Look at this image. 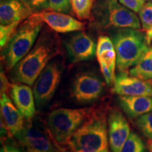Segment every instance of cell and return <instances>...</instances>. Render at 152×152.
Here are the masks:
<instances>
[{
  "label": "cell",
  "instance_id": "6da1fadb",
  "mask_svg": "<svg viewBox=\"0 0 152 152\" xmlns=\"http://www.w3.org/2000/svg\"><path fill=\"white\" fill-rule=\"evenodd\" d=\"M60 51L58 36L49 30L42 32L31 50L12 68L11 79L33 86L44 68Z\"/></svg>",
  "mask_w": 152,
  "mask_h": 152
},
{
  "label": "cell",
  "instance_id": "7a4b0ae2",
  "mask_svg": "<svg viewBox=\"0 0 152 152\" xmlns=\"http://www.w3.org/2000/svg\"><path fill=\"white\" fill-rule=\"evenodd\" d=\"M67 147L72 152H110L108 134V109L105 106L94 108L74 133Z\"/></svg>",
  "mask_w": 152,
  "mask_h": 152
},
{
  "label": "cell",
  "instance_id": "3957f363",
  "mask_svg": "<svg viewBox=\"0 0 152 152\" xmlns=\"http://www.w3.org/2000/svg\"><path fill=\"white\" fill-rule=\"evenodd\" d=\"M44 23L34 14L23 20L7 45L1 49V61L6 69L11 71L31 50Z\"/></svg>",
  "mask_w": 152,
  "mask_h": 152
},
{
  "label": "cell",
  "instance_id": "277c9868",
  "mask_svg": "<svg viewBox=\"0 0 152 152\" xmlns=\"http://www.w3.org/2000/svg\"><path fill=\"white\" fill-rule=\"evenodd\" d=\"M112 41L116 53V67L120 72H128L150 49L146 35L133 28L118 30L112 36Z\"/></svg>",
  "mask_w": 152,
  "mask_h": 152
},
{
  "label": "cell",
  "instance_id": "5b68a950",
  "mask_svg": "<svg viewBox=\"0 0 152 152\" xmlns=\"http://www.w3.org/2000/svg\"><path fill=\"white\" fill-rule=\"evenodd\" d=\"M94 107L57 109L49 113L47 127L60 145L67 146L72 135L87 119Z\"/></svg>",
  "mask_w": 152,
  "mask_h": 152
},
{
  "label": "cell",
  "instance_id": "8992f818",
  "mask_svg": "<svg viewBox=\"0 0 152 152\" xmlns=\"http://www.w3.org/2000/svg\"><path fill=\"white\" fill-rule=\"evenodd\" d=\"M93 18L104 28H133L139 30L141 22L134 11L118 0H102L93 7Z\"/></svg>",
  "mask_w": 152,
  "mask_h": 152
},
{
  "label": "cell",
  "instance_id": "52a82bcc",
  "mask_svg": "<svg viewBox=\"0 0 152 152\" xmlns=\"http://www.w3.org/2000/svg\"><path fill=\"white\" fill-rule=\"evenodd\" d=\"M26 119L24 127L14 137L26 152H58L62 146L53 137L48 127L45 128Z\"/></svg>",
  "mask_w": 152,
  "mask_h": 152
},
{
  "label": "cell",
  "instance_id": "ba28073f",
  "mask_svg": "<svg viewBox=\"0 0 152 152\" xmlns=\"http://www.w3.org/2000/svg\"><path fill=\"white\" fill-rule=\"evenodd\" d=\"M61 73L59 64L50 61L38 76L33 89L38 109L46 106L54 96L60 83Z\"/></svg>",
  "mask_w": 152,
  "mask_h": 152
},
{
  "label": "cell",
  "instance_id": "9c48e42d",
  "mask_svg": "<svg viewBox=\"0 0 152 152\" xmlns=\"http://www.w3.org/2000/svg\"><path fill=\"white\" fill-rule=\"evenodd\" d=\"M104 87V83L96 74L85 72L79 74L74 80L71 96L79 103H91L102 96Z\"/></svg>",
  "mask_w": 152,
  "mask_h": 152
},
{
  "label": "cell",
  "instance_id": "30bf717a",
  "mask_svg": "<svg viewBox=\"0 0 152 152\" xmlns=\"http://www.w3.org/2000/svg\"><path fill=\"white\" fill-rule=\"evenodd\" d=\"M65 47L71 64L91 59L96 51V43L83 30L68 38L65 42Z\"/></svg>",
  "mask_w": 152,
  "mask_h": 152
},
{
  "label": "cell",
  "instance_id": "8fae6325",
  "mask_svg": "<svg viewBox=\"0 0 152 152\" xmlns=\"http://www.w3.org/2000/svg\"><path fill=\"white\" fill-rule=\"evenodd\" d=\"M130 134V125L124 115L116 109H109L108 111V134L111 151L121 152Z\"/></svg>",
  "mask_w": 152,
  "mask_h": 152
},
{
  "label": "cell",
  "instance_id": "7c38bea8",
  "mask_svg": "<svg viewBox=\"0 0 152 152\" xmlns=\"http://www.w3.org/2000/svg\"><path fill=\"white\" fill-rule=\"evenodd\" d=\"M112 91L122 96H152V83L129 76L127 72H120L115 77Z\"/></svg>",
  "mask_w": 152,
  "mask_h": 152
},
{
  "label": "cell",
  "instance_id": "4fadbf2b",
  "mask_svg": "<svg viewBox=\"0 0 152 152\" xmlns=\"http://www.w3.org/2000/svg\"><path fill=\"white\" fill-rule=\"evenodd\" d=\"M34 14L56 33H66L85 29L83 23L64 13L43 11Z\"/></svg>",
  "mask_w": 152,
  "mask_h": 152
},
{
  "label": "cell",
  "instance_id": "5bb4252c",
  "mask_svg": "<svg viewBox=\"0 0 152 152\" xmlns=\"http://www.w3.org/2000/svg\"><path fill=\"white\" fill-rule=\"evenodd\" d=\"M11 99L26 119H33L36 113V103L33 90L30 85L14 82L9 90Z\"/></svg>",
  "mask_w": 152,
  "mask_h": 152
},
{
  "label": "cell",
  "instance_id": "9a60e30c",
  "mask_svg": "<svg viewBox=\"0 0 152 152\" xmlns=\"http://www.w3.org/2000/svg\"><path fill=\"white\" fill-rule=\"evenodd\" d=\"M1 121L4 123L12 136H15L24 127L26 119L14 104L7 94H1Z\"/></svg>",
  "mask_w": 152,
  "mask_h": 152
},
{
  "label": "cell",
  "instance_id": "2e32d148",
  "mask_svg": "<svg viewBox=\"0 0 152 152\" xmlns=\"http://www.w3.org/2000/svg\"><path fill=\"white\" fill-rule=\"evenodd\" d=\"M33 14L23 0H5L0 4L1 25L23 22Z\"/></svg>",
  "mask_w": 152,
  "mask_h": 152
},
{
  "label": "cell",
  "instance_id": "e0dca14e",
  "mask_svg": "<svg viewBox=\"0 0 152 152\" xmlns=\"http://www.w3.org/2000/svg\"><path fill=\"white\" fill-rule=\"evenodd\" d=\"M121 109L131 118H137L152 111V96H133L119 95Z\"/></svg>",
  "mask_w": 152,
  "mask_h": 152
},
{
  "label": "cell",
  "instance_id": "ac0fdd59",
  "mask_svg": "<svg viewBox=\"0 0 152 152\" xmlns=\"http://www.w3.org/2000/svg\"><path fill=\"white\" fill-rule=\"evenodd\" d=\"M96 55L99 64H104L112 73L115 74L116 53L112 39L107 36H100L96 45Z\"/></svg>",
  "mask_w": 152,
  "mask_h": 152
},
{
  "label": "cell",
  "instance_id": "d6986e66",
  "mask_svg": "<svg viewBox=\"0 0 152 152\" xmlns=\"http://www.w3.org/2000/svg\"><path fill=\"white\" fill-rule=\"evenodd\" d=\"M130 75L152 83V48L129 71Z\"/></svg>",
  "mask_w": 152,
  "mask_h": 152
},
{
  "label": "cell",
  "instance_id": "ffe728a7",
  "mask_svg": "<svg viewBox=\"0 0 152 152\" xmlns=\"http://www.w3.org/2000/svg\"><path fill=\"white\" fill-rule=\"evenodd\" d=\"M71 8L80 20H92L94 0H71Z\"/></svg>",
  "mask_w": 152,
  "mask_h": 152
},
{
  "label": "cell",
  "instance_id": "44dd1931",
  "mask_svg": "<svg viewBox=\"0 0 152 152\" xmlns=\"http://www.w3.org/2000/svg\"><path fill=\"white\" fill-rule=\"evenodd\" d=\"M121 152H147L145 144L135 132H130Z\"/></svg>",
  "mask_w": 152,
  "mask_h": 152
},
{
  "label": "cell",
  "instance_id": "7402d4cb",
  "mask_svg": "<svg viewBox=\"0 0 152 152\" xmlns=\"http://www.w3.org/2000/svg\"><path fill=\"white\" fill-rule=\"evenodd\" d=\"M22 22H15L13 23L7 25H1L0 26V45L1 49H3L18 29V26Z\"/></svg>",
  "mask_w": 152,
  "mask_h": 152
},
{
  "label": "cell",
  "instance_id": "603a6c76",
  "mask_svg": "<svg viewBox=\"0 0 152 152\" xmlns=\"http://www.w3.org/2000/svg\"><path fill=\"white\" fill-rule=\"evenodd\" d=\"M142 29L148 30L152 27V2L147 1L139 11Z\"/></svg>",
  "mask_w": 152,
  "mask_h": 152
},
{
  "label": "cell",
  "instance_id": "cb8c5ba5",
  "mask_svg": "<svg viewBox=\"0 0 152 152\" xmlns=\"http://www.w3.org/2000/svg\"><path fill=\"white\" fill-rule=\"evenodd\" d=\"M136 124L144 135L152 140V111L137 118Z\"/></svg>",
  "mask_w": 152,
  "mask_h": 152
},
{
  "label": "cell",
  "instance_id": "d4e9b609",
  "mask_svg": "<svg viewBox=\"0 0 152 152\" xmlns=\"http://www.w3.org/2000/svg\"><path fill=\"white\" fill-rule=\"evenodd\" d=\"M49 10L67 14L71 8V0H48Z\"/></svg>",
  "mask_w": 152,
  "mask_h": 152
},
{
  "label": "cell",
  "instance_id": "484cf974",
  "mask_svg": "<svg viewBox=\"0 0 152 152\" xmlns=\"http://www.w3.org/2000/svg\"><path fill=\"white\" fill-rule=\"evenodd\" d=\"M33 13L41 12L49 9L48 0H23Z\"/></svg>",
  "mask_w": 152,
  "mask_h": 152
},
{
  "label": "cell",
  "instance_id": "4316f807",
  "mask_svg": "<svg viewBox=\"0 0 152 152\" xmlns=\"http://www.w3.org/2000/svg\"><path fill=\"white\" fill-rule=\"evenodd\" d=\"M118 1L134 13H139L145 3V0H118Z\"/></svg>",
  "mask_w": 152,
  "mask_h": 152
},
{
  "label": "cell",
  "instance_id": "83f0119b",
  "mask_svg": "<svg viewBox=\"0 0 152 152\" xmlns=\"http://www.w3.org/2000/svg\"><path fill=\"white\" fill-rule=\"evenodd\" d=\"M0 152H24L17 144L11 142L9 137L1 140Z\"/></svg>",
  "mask_w": 152,
  "mask_h": 152
},
{
  "label": "cell",
  "instance_id": "f1b7e54d",
  "mask_svg": "<svg viewBox=\"0 0 152 152\" xmlns=\"http://www.w3.org/2000/svg\"><path fill=\"white\" fill-rule=\"evenodd\" d=\"M1 94H8L10 90L11 83L9 82V80L6 76L4 72L1 71Z\"/></svg>",
  "mask_w": 152,
  "mask_h": 152
},
{
  "label": "cell",
  "instance_id": "f546056e",
  "mask_svg": "<svg viewBox=\"0 0 152 152\" xmlns=\"http://www.w3.org/2000/svg\"><path fill=\"white\" fill-rule=\"evenodd\" d=\"M146 38H147V41L148 44H149L151 42V39H152V27L147 30V33H146Z\"/></svg>",
  "mask_w": 152,
  "mask_h": 152
},
{
  "label": "cell",
  "instance_id": "4dcf8cb0",
  "mask_svg": "<svg viewBox=\"0 0 152 152\" xmlns=\"http://www.w3.org/2000/svg\"><path fill=\"white\" fill-rule=\"evenodd\" d=\"M58 152H72L71 150H70L68 148H66L65 147H64V146H62L61 148L59 149V151Z\"/></svg>",
  "mask_w": 152,
  "mask_h": 152
},
{
  "label": "cell",
  "instance_id": "1f68e13d",
  "mask_svg": "<svg viewBox=\"0 0 152 152\" xmlns=\"http://www.w3.org/2000/svg\"><path fill=\"white\" fill-rule=\"evenodd\" d=\"M150 152H152V142H151V145H150Z\"/></svg>",
  "mask_w": 152,
  "mask_h": 152
},
{
  "label": "cell",
  "instance_id": "d6a6232c",
  "mask_svg": "<svg viewBox=\"0 0 152 152\" xmlns=\"http://www.w3.org/2000/svg\"><path fill=\"white\" fill-rule=\"evenodd\" d=\"M145 1H151V2H152V0H145Z\"/></svg>",
  "mask_w": 152,
  "mask_h": 152
},
{
  "label": "cell",
  "instance_id": "836d02e7",
  "mask_svg": "<svg viewBox=\"0 0 152 152\" xmlns=\"http://www.w3.org/2000/svg\"><path fill=\"white\" fill-rule=\"evenodd\" d=\"M5 1V0H1V1Z\"/></svg>",
  "mask_w": 152,
  "mask_h": 152
},
{
  "label": "cell",
  "instance_id": "e575fe53",
  "mask_svg": "<svg viewBox=\"0 0 152 152\" xmlns=\"http://www.w3.org/2000/svg\"><path fill=\"white\" fill-rule=\"evenodd\" d=\"M151 44H152V39H151Z\"/></svg>",
  "mask_w": 152,
  "mask_h": 152
}]
</instances>
